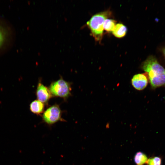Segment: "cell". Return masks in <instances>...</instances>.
<instances>
[{
    "label": "cell",
    "mask_w": 165,
    "mask_h": 165,
    "mask_svg": "<svg viewBox=\"0 0 165 165\" xmlns=\"http://www.w3.org/2000/svg\"><path fill=\"white\" fill-rule=\"evenodd\" d=\"M142 66V69L148 75L152 88L165 85V69L154 56L149 57L143 62Z\"/></svg>",
    "instance_id": "cell-1"
},
{
    "label": "cell",
    "mask_w": 165,
    "mask_h": 165,
    "mask_svg": "<svg viewBox=\"0 0 165 165\" xmlns=\"http://www.w3.org/2000/svg\"><path fill=\"white\" fill-rule=\"evenodd\" d=\"M111 14L110 10L105 11L94 15L87 22L86 24L90 30L91 34L96 41L100 42L102 40L104 22Z\"/></svg>",
    "instance_id": "cell-2"
},
{
    "label": "cell",
    "mask_w": 165,
    "mask_h": 165,
    "mask_svg": "<svg viewBox=\"0 0 165 165\" xmlns=\"http://www.w3.org/2000/svg\"><path fill=\"white\" fill-rule=\"evenodd\" d=\"M49 89L52 96L66 99L71 94L70 83L62 78L52 82Z\"/></svg>",
    "instance_id": "cell-3"
},
{
    "label": "cell",
    "mask_w": 165,
    "mask_h": 165,
    "mask_svg": "<svg viewBox=\"0 0 165 165\" xmlns=\"http://www.w3.org/2000/svg\"><path fill=\"white\" fill-rule=\"evenodd\" d=\"M42 119L44 123L49 125H52L59 121H65L61 118L60 108L57 104L51 106L44 111L42 116Z\"/></svg>",
    "instance_id": "cell-4"
},
{
    "label": "cell",
    "mask_w": 165,
    "mask_h": 165,
    "mask_svg": "<svg viewBox=\"0 0 165 165\" xmlns=\"http://www.w3.org/2000/svg\"><path fill=\"white\" fill-rule=\"evenodd\" d=\"M36 95L38 100L44 104H46L52 96L49 88L40 82L37 86Z\"/></svg>",
    "instance_id": "cell-5"
},
{
    "label": "cell",
    "mask_w": 165,
    "mask_h": 165,
    "mask_svg": "<svg viewBox=\"0 0 165 165\" xmlns=\"http://www.w3.org/2000/svg\"><path fill=\"white\" fill-rule=\"evenodd\" d=\"M148 82L147 76L144 74H136L131 79V83L133 86L139 90L144 89L147 86Z\"/></svg>",
    "instance_id": "cell-6"
},
{
    "label": "cell",
    "mask_w": 165,
    "mask_h": 165,
    "mask_svg": "<svg viewBox=\"0 0 165 165\" xmlns=\"http://www.w3.org/2000/svg\"><path fill=\"white\" fill-rule=\"evenodd\" d=\"M44 104L38 100L32 101L30 105V109L34 114L40 115L44 111Z\"/></svg>",
    "instance_id": "cell-7"
},
{
    "label": "cell",
    "mask_w": 165,
    "mask_h": 165,
    "mask_svg": "<svg viewBox=\"0 0 165 165\" xmlns=\"http://www.w3.org/2000/svg\"><path fill=\"white\" fill-rule=\"evenodd\" d=\"M127 31V28L124 25L121 23H118L116 24L112 33L115 37L121 38L125 36Z\"/></svg>",
    "instance_id": "cell-8"
},
{
    "label": "cell",
    "mask_w": 165,
    "mask_h": 165,
    "mask_svg": "<svg viewBox=\"0 0 165 165\" xmlns=\"http://www.w3.org/2000/svg\"><path fill=\"white\" fill-rule=\"evenodd\" d=\"M148 158L146 154L142 152H139L135 155L134 161L137 165H143L146 163Z\"/></svg>",
    "instance_id": "cell-9"
},
{
    "label": "cell",
    "mask_w": 165,
    "mask_h": 165,
    "mask_svg": "<svg viewBox=\"0 0 165 165\" xmlns=\"http://www.w3.org/2000/svg\"><path fill=\"white\" fill-rule=\"evenodd\" d=\"M116 21L111 19H106L103 24L104 29L108 32L113 31L116 26Z\"/></svg>",
    "instance_id": "cell-10"
},
{
    "label": "cell",
    "mask_w": 165,
    "mask_h": 165,
    "mask_svg": "<svg viewBox=\"0 0 165 165\" xmlns=\"http://www.w3.org/2000/svg\"><path fill=\"white\" fill-rule=\"evenodd\" d=\"M161 159L158 156H154L148 159L146 163L148 165H161Z\"/></svg>",
    "instance_id": "cell-11"
},
{
    "label": "cell",
    "mask_w": 165,
    "mask_h": 165,
    "mask_svg": "<svg viewBox=\"0 0 165 165\" xmlns=\"http://www.w3.org/2000/svg\"><path fill=\"white\" fill-rule=\"evenodd\" d=\"M6 32L4 29L0 26V47L5 41L6 36Z\"/></svg>",
    "instance_id": "cell-12"
},
{
    "label": "cell",
    "mask_w": 165,
    "mask_h": 165,
    "mask_svg": "<svg viewBox=\"0 0 165 165\" xmlns=\"http://www.w3.org/2000/svg\"><path fill=\"white\" fill-rule=\"evenodd\" d=\"M163 53L164 54V55L165 56V48L164 49V50L163 51Z\"/></svg>",
    "instance_id": "cell-13"
}]
</instances>
